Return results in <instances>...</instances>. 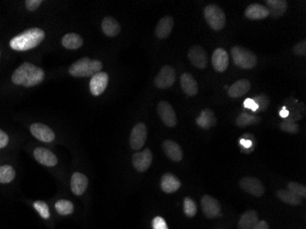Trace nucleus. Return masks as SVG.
<instances>
[{
  "label": "nucleus",
  "instance_id": "72a5a7b5",
  "mask_svg": "<svg viewBox=\"0 0 306 229\" xmlns=\"http://www.w3.org/2000/svg\"><path fill=\"white\" fill-rule=\"evenodd\" d=\"M240 144L244 148V149H241V151L245 152L247 149H249L247 151V154H249L252 152L256 147V138L252 134H244L243 138L240 139Z\"/></svg>",
  "mask_w": 306,
  "mask_h": 229
},
{
  "label": "nucleus",
  "instance_id": "49530a36",
  "mask_svg": "<svg viewBox=\"0 0 306 229\" xmlns=\"http://www.w3.org/2000/svg\"><path fill=\"white\" fill-rule=\"evenodd\" d=\"M280 116H281L282 118H284V119L289 116V112H288V110H287L285 107H281V111H280Z\"/></svg>",
  "mask_w": 306,
  "mask_h": 229
},
{
  "label": "nucleus",
  "instance_id": "2f4dec72",
  "mask_svg": "<svg viewBox=\"0 0 306 229\" xmlns=\"http://www.w3.org/2000/svg\"><path fill=\"white\" fill-rule=\"evenodd\" d=\"M16 172L10 165H3L0 167V183H10L15 179Z\"/></svg>",
  "mask_w": 306,
  "mask_h": 229
},
{
  "label": "nucleus",
  "instance_id": "c756f323",
  "mask_svg": "<svg viewBox=\"0 0 306 229\" xmlns=\"http://www.w3.org/2000/svg\"><path fill=\"white\" fill-rule=\"evenodd\" d=\"M261 118L255 114H250V113H241L236 117V125L237 127H245L251 125H255L261 122Z\"/></svg>",
  "mask_w": 306,
  "mask_h": 229
},
{
  "label": "nucleus",
  "instance_id": "9d476101",
  "mask_svg": "<svg viewBox=\"0 0 306 229\" xmlns=\"http://www.w3.org/2000/svg\"><path fill=\"white\" fill-rule=\"evenodd\" d=\"M241 189L248 194L254 195L256 197H261L265 193V187L261 180L254 177H244L239 183Z\"/></svg>",
  "mask_w": 306,
  "mask_h": 229
},
{
  "label": "nucleus",
  "instance_id": "473e14b6",
  "mask_svg": "<svg viewBox=\"0 0 306 229\" xmlns=\"http://www.w3.org/2000/svg\"><path fill=\"white\" fill-rule=\"evenodd\" d=\"M55 209L60 215L73 214L75 210L74 204L68 200H59L58 202H56Z\"/></svg>",
  "mask_w": 306,
  "mask_h": 229
},
{
  "label": "nucleus",
  "instance_id": "5701e85b",
  "mask_svg": "<svg viewBox=\"0 0 306 229\" xmlns=\"http://www.w3.org/2000/svg\"><path fill=\"white\" fill-rule=\"evenodd\" d=\"M181 89L185 92L187 96L189 97H195L196 94L198 93V85L196 79L190 73H183L181 74Z\"/></svg>",
  "mask_w": 306,
  "mask_h": 229
},
{
  "label": "nucleus",
  "instance_id": "c85d7f7f",
  "mask_svg": "<svg viewBox=\"0 0 306 229\" xmlns=\"http://www.w3.org/2000/svg\"><path fill=\"white\" fill-rule=\"evenodd\" d=\"M83 43H84L83 38L79 34L75 33V32L67 33L62 39L63 46L66 49H69V50L79 49L80 47L83 46Z\"/></svg>",
  "mask_w": 306,
  "mask_h": 229
},
{
  "label": "nucleus",
  "instance_id": "c9c22d12",
  "mask_svg": "<svg viewBox=\"0 0 306 229\" xmlns=\"http://www.w3.org/2000/svg\"><path fill=\"white\" fill-rule=\"evenodd\" d=\"M183 211L188 217H194L197 213L196 202L190 197H186L183 200Z\"/></svg>",
  "mask_w": 306,
  "mask_h": 229
},
{
  "label": "nucleus",
  "instance_id": "4c0bfd02",
  "mask_svg": "<svg viewBox=\"0 0 306 229\" xmlns=\"http://www.w3.org/2000/svg\"><path fill=\"white\" fill-rule=\"evenodd\" d=\"M33 206L35 208L36 211L40 214V216L42 218L49 219L50 218V210L48 204H46L43 201H36L33 204Z\"/></svg>",
  "mask_w": 306,
  "mask_h": 229
},
{
  "label": "nucleus",
  "instance_id": "f8f14e48",
  "mask_svg": "<svg viewBox=\"0 0 306 229\" xmlns=\"http://www.w3.org/2000/svg\"><path fill=\"white\" fill-rule=\"evenodd\" d=\"M147 140V127L144 123H138L134 126L131 131V147L132 149L139 150L141 149Z\"/></svg>",
  "mask_w": 306,
  "mask_h": 229
},
{
  "label": "nucleus",
  "instance_id": "412c9836",
  "mask_svg": "<svg viewBox=\"0 0 306 229\" xmlns=\"http://www.w3.org/2000/svg\"><path fill=\"white\" fill-rule=\"evenodd\" d=\"M88 186V178L85 174L81 173H75L71 179V189L76 195H82L86 192Z\"/></svg>",
  "mask_w": 306,
  "mask_h": 229
},
{
  "label": "nucleus",
  "instance_id": "f257e3e1",
  "mask_svg": "<svg viewBox=\"0 0 306 229\" xmlns=\"http://www.w3.org/2000/svg\"><path fill=\"white\" fill-rule=\"evenodd\" d=\"M45 73L40 67L36 66L30 62H23L16 69L11 80L16 86H23L30 88L40 85L44 80Z\"/></svg>",
  "mask_w": 306,
  "mask_h": 229
},
{
  "label": "nucleus",
  "instance_id": "39448f33",
  "mask_svg": "<svg viewBox=\"0 0 306 229\" xmlns=\"http://www.w3.org/2000/svg\"><path fill=\"white\" fill-rule=\"evenodd\" d=\"M204 16L212 30L221 31L226 25V15L223 10L218 6L210 4L206 6L204 10Z\"/></svg>",
  "mask_w": 306,
  "mask_h": 229
},
{
  "label": "nucleus",
  "instance_id": "4be33fe9",
  "mask_svg": "<svg viewBox=\"0 0 306 229\" xmlns=\"http://www.w3.org/2000/svg\"><path fill=\"white\" fill-rule=\"evenodd\" d=\"M162 148H163V151L166 154L167 157H169V159H171V161L173 162H180L181 159H182V150H181V147L179 146L178 143H176L173 140H170V139H167L164 140L162 143Z\"/></svg>",
  "mask_w": 306,
  "mask_h": 229
},
{
  "label": "nucleus",
  "instance_id": "20e7f679",
  "mask_svg": "<svg viewBox=\"0 0 306 229\" xmlns=\"http://www.w3.org/2000/svg\"><path fill=\"white\" fill-rule=\"evenodd\" d=\"M231 57L236 66L242 69H252L258 62L256 54L241 46H235L231 49Z\"/></svg>",
  "mask_w": 306,
  "mask_h": 229
},
{
  "label": "nucleus",
  "instance_id": "6e6552de",
  "mask_svg": "<svg viewBox=\"0 0 306 229\" xmlns=\"http://www.w3.org/2000/svg\"><path fill=\"white\" fill-rule=\"evenodd\" d=\"M152 160L153 155L150 148H146L142 151H137L132 156L133 166L140 173H144L151 167Z\"/></svg>",
  "mask_w": 306,
  "mask_h": 229
},
{
  "label": "nucleus",
  "instance_id": "bb28decb",
  "mask_svg": "<svg viewBox=\"0 0 306 229\" xmlns=\"http://www.w3.org/2000/svg\"><path fill=\"white\" fill-rule=\"evenodd\" d=\"M102 31L108 37H115L120 33V24L114 18L105 17L102 21Z\"/></svg>",
  "mask_w": 306,
  "mask_h": 229
},
{
  "label": "nucleus",
  "instance_id": "9b49d317",
  "mask_svg": "<svg viewBox=\"0 0 306 229\" xmlns=\"http://www.w3.org/2000/svg\"><path fill=\"white\" fill-rule=\"evenodd\" d=\"M201 206L203 213L207 218H216L222 214L220 203L209 194H206L203 196L201 200Z\"/></svg>",
  "mask_w": 306,
  "mask_h": 229
},
{
  "label": "nucleus",
  "instance_id": "423d86ee",
  "mask_svg": "<svg viewBox=\"0 0 306 229\" xmlns=\"http://www.w3.org/2000/svg\"><path fill=\"white\" fill-rule=\"evenodd\" d=\"M176 72L173 67L171 65H164L154 79L156 87L160 89H167L173 86L175 83Z\"/></svg>",
  "mask_w": 306,
  "mask_h": 229
},
{
  "label": "nucleus",
  "instance_id": "58836bf2",
  "mask_svg": "<svg viewBox=\"0 0 306 229\" xmlns=\"http://www.w3.org/2000/svg\"><path fill=\"white\" fill-rule=\"evenodd\" d=\"M280 128L284 132L291 133V134H295L299 131V126L297 125L296 123L287 120V119L281 121L280 124Z\"/></svg>",
  "mask_w": 306,
  "mask_h": 229
},
{
  "label": "nucleus",
  "instance_id": "ea45409f",
  "mask_svg": "<svg viewBox=\"0 0 306 229\" xmlns=\"http://www.w3.org/2000/svg\"><path fill=\"white\" fill-rule=\"evenodd\" d=\"M293 52L298 56H305L306 55V41H299L293 46Z\"/></svg>",
  "mask_w": 306,
  "mask_h": 229
},
{
  "label": "nucleus",
  "instance_id": "a18cd8bd",
  "mask_svg": "<svg viewBox=\"0 0 306 229\" xmlns=\"http://www.w3.org/2000/svg\"><path fill=\"white\" fill-rule=\"evenodd\" d=\"M252 229H269V224L266 221H258Z\"/></svg>",
  "mask_w": 306,
  "mask_h": 229
},
{
  "label": "nucleus",
  "instance_id": "7c9ffc66",
  "mask_svg": "<svg viewBox=\"0 0 306 229\" xmlns=\"http://www.w3.org/2000/svg\"><path fill=\"white\" fill-rule=\"evenodd\" d=\"M276 194L277 197L285 204H291L293 206L301 204V197L291 193V191H289V190H279V191H277Z\"/></svg>",
  "mask_w": 306,
  "mask_h": 229
},
{
  "label": "nucleus",
  "instance_id": "e433bc0d",
  "mask_svg": "<svg viewBox=\"0 0 306 229\" xmlns=\"http://www.w3.org/2000/svg\"><path fill=\"white\" fill-rule=\"evenodd\" d=\"M287 190L291 191V193L300 196L301 198L306 196V187L301 183H296V182H290L287 184Z\"/></svg>",
  "mask_w": 306,
  "mask_h": 229
},
{
  "label": "nucleus",
  "instance_id": "aec40b11",
  "mask_svg": "<svg viewBox=\"0 0 306 229\" xmlns=\"http://www.w3.org/2000/svg\"><path fill=\"white\" fill-rule=\"evenodd\" d=\"M173 25H174V21L171 16H165L161 18L156 26V36L161 40L168 38L173 29Z\"/></svg>",
  "mask_w": 306,
  "mask_h": 229
},
{
  "label": "nucleus",
  "instance_id": "f704fd0d",
  "mask_svg": "<svg viewBox=\"0 0 306 229\" xmlns=\"http://www.w3.org/2000/svg\"><path fill=\"white\" fill-rule=\"evenodd\" d=\"M252 99L254 100V102L256 103V105L258 106V109L255 113L264 112L270 107L271 100H270V97H268L266 94L258 95L257 97H253Z\"/></svg>",
  "mask_w": 306,
  "mask_h": 229
},
{
  "label": "nucleus",
  "instance_id": "2eb2a0df",
  "mask_svg": "<svg viewBox=\"0 0 306 229\" xmlns=\"http://www.w3.org/2000/svg\"><path fill=\"white\" fill-rule=\"evenodd\" d=\"M30 132L37 139L42 142L49 143L55 139V134L50 127L41 123H34L30 127Z\"/></svg>",
  "mask_w": 306,
  "mask_h": 229
},
{
  "label": "nucleus",
  "instance_id": "cd10ccee",
  "mask_svg": "<svg viewBox=\"0 0 306 229\" xmlns=\"http://www.w3.org/2000/svg\"><path fill=\"white\" fill-rule=\"evenodd\" d=\"M258 221L259 215L256 211L249 210L241 215L237 226L238 229H252Z\"/></svg>",
  "mask_w": 306,
  "mask_h": 229
},
{
  "label": "nucleus",
  "instance_id": "79ce46f5",
  "mask_svg": "<svg viewBox=\"0 0 306 229\" xmlns=\"http://www.w3.org/2000/svg\"><path fill=\"white\" fill-rule=\"evenodd\" d=\"M41 0H27L25 1V6L29 11H34L41 5Z\"/></svg>",
  "mask_w": 306,
  "mask_h": 229
},
{
  "label": "nucleus",
  "instance_id": "0eeeda50",
  "mask_svg": "<svg viewBox=\"0 0 306 229\" xmlns=\"http://www.w3.org/2000/svg\"><path fill=\"white\" fill-rule=\"evenodd\" d=\"M282 107H285L289 116L285 118L287 120H290L292 122H295L298 120H301L302 117L305 116L306 107L304 103H299L296 99L289 98L283 103Z\"/></svg>",
  "mask_w": 306,
  "mask_h": 229
},
{
  "label": "nucleus",
  "instance_id": "f3484780",
  "mask_svg": "<svg viewBox=\"0 0 306 229\" xmlns=\"http://www.w3.org/2000/svg\"><path fill=\"white\" fill-rule=\"evenodd\" d=\"M212 64L218 72L226 71L229 64V56L225 49L217 48L215 50L212 55Z\"/></svg>",
  "mask_w": 306,
  "mask_h": 229
},
{
  "label": "nucleus",
  "instance_id": "393cba45",
  "mask_svg": "<svg viewBox=\"0 0 306 229\" xmlns=\"http://www.w3.org/2000/svg\"><path fill=\"white\" fill-rule=\"evenodd\" d=\"M265 3L270 11V16L273 19L281 17L288 9V2L285 0H267Z\"/></svg>",
  "mask_w": 306,
  "mask_h": 229
},
{
  "label": "nucleus",
  "instance_id": "37998d69",
  "mask_svg": "<svg viewBox=\"0 0 306 229\" xmlns=\"http://www.w3.org/2000/svg\"><path fill=\"white\" fill-rule=\"evenodd\" d=\"M10 141V137L7 133L4 132L2 129H0V148H5L8 146Z\"/></svg>",
  "mask_w": 306,
  "mask_h": 229
},
{
  "label": "nucleus",
  "instance_id": "6ab92c4d",
  "mask_svg": "<svg viewBox=\"0 0 306 229\" xmlns=\"http://www.w3.org/2000/svg\"><path fill=\"white\" fill-rule=\"evenodd\" d=\"M181 181L172 173H165L161 179V188L166 194H173L181 187Z\"/></svg>",
  "mask_w": 306,
  "mask_h": 229
},
{
  "label": "nucleus",
  "instance_id": "a878e982",
  "mask_svg": "<svg viewBox=\"0 0 306 229\" xmlns=\"http://www.w3.org/2000/svg\"><path fill=\"white\" fill-rule=\"evenodd\" d=\"M196 123L199 127L205 129H209L210 127L216 125V117L214 111L210 108H206L202 111L200 116L196 118Z\"/></svg>",
  "mask_w": 306,
  "mask_h": 229
},
{
  "label": "nucleus",
  "instance_id": "4468645a",
  "mask_svg": "<svg viewBox=\"0 0 306 229\" xmlns=\"http://www.w3.org/2000/svg\"><path fill=\"white\" fill-rule=\"evenodd\" d=\"M109 81V77L105 71H99L93 75L90 80L91 94L95 97H98L105 92Z\"/></svg>",
  "mask_w": 306,
  "mask_h": 229
},
{
  "label": "nucleus",
  "instance_id": "a211bd4d",
  "mask_svg": "<svg viewBox=\"0 0 306 229\" xmlns=\"http://www.w3.org/2000/svg\"><path fill=\"white\" fill-rule=\"evenodd\" d=\"M270 16V11L265 6L261 4H251L245 11V17L252 21H261L264 20Z\"/></svg>",
  "mask_w": 306,
  "mask_h": 229
},
{
  "label": "nucleus",
  "instance_id": "1a4fd4ad",
  "mask_svg": "<svg viewBox=\"0 0 306 229\" xmlns=\"http://www.w3.org/2000/svg\"><path fill=\"white\" fill-rule=\"evenodd\" d=\"M188 58L192 64L197 69H205L207 66L208 55L202 46H192L188 51Z\"/></svg>",
  "mask_w": 306,
  "mask_h": 229
},
{
  "label": "nucleus",
  "instance_id": "b1692460",
  "mask_svg": "<svg viewBox=\"0 0 306 229\" xmlns=\"http://www.w3.org/2000/svg\"><path fill=\"white\" fill-rule=\"evenodd\" d=\"M251 82L247 79H240L236 83H234L229 88H228V96L232 98H238L246 95L248 92L251 90Z\"/></svg>",
  "mask_w": 306,
  "mask_h": 229
},
{
  "label": "nucleus",
  "instance_id": "de8ad7c7",
  "mask_svg": "<svg viewBox=\"0 0 306 229\" xmlns=\"http://www.w3.org/2000/svg\"><path fill=\"white\" fill-rule=\"evenodd\" d=\"M0 57H1V52H0Z\"/></svg>",
  "mask_w": 306,
  "mask_h": 229
},
{
  "label": "nucleus",
  "instance_id": "a19ab883",
  "mask_svg": "<svg viewBox=\"0 0 306 229\" xmlns=\"http://www.w3.org/2000/svg\"><path fill=\"white\" fill-rule=\"evenodd\" d=\"M152 228L153 229H169L166 224V221L164 218L161 216H156L155 218L152 220Z\"/></svg>",
  "mask_w": 306,
  "mask_h": 229
},
{
  "label": "nucleus",
  "instance_id": "dca6fc26",
  "mask_svg": "<svg viewBox=\"0 0 306 229\" xmlns=\"http://www.w3.org/2000/svg\"><path fill=\"white\" fill-rule=\"evenodd\" d=\"M33 155L36 161L44 166L53 167L58 163V159L56 157L55 154L48 148H42V147L36 148Z\"/></svg>",
  "mask_w": 306,
  "mask_h": 229
},
{
  "label": "nucleus",
  "instance_id": "f03ea898",
  "mask_svg": "<svg viewBox=\"0 0 306 229\" xmlns=\"http://www.w3.org/2000/svg\"><path fill=\"white\" fill-rule=\"evenodd\" d=\"M45 38V32L39 28H30L13 37L10 47L17 51H30L40 45Z\"/></svg>",
  "mask_w": 306,
  "mask_h": 229
},
{
  "label": "nucleus",
  "instance_id": "7ed1b4c3",
  "mask_svg": "<svg viewBox=\"0 0 306 229\" xmlns=\"http://www.w3.org/2000/svg\"><path fill=\"white\" fill-rule=\"evenodd\" d=\"M102 69L103 63L99 60H92L88 57H84L71 65L69 73L74 77H93Z\"/></svg>",
  "mask_w": 306,
  "mask_h": 229
},
{
  "label": "nucleus",
  "instance_id": "ddd939ff",
  "mask_svg": "<svg viewBox=\"0 0 306 229\" xmlns=\"http://www.w3.org/2000/svg\"><path fill=\"white\" fill-rule=\"evenodd\" d=\"M158 114L161 121L169 127H174L177 125V117L174 109L171 104L166 101H161L158 105Z\"/></svg>",
  "mask_w": 306,
  "mask_h": 229
},
{
  "label": "nucleus",
  "instance_id": "c03bdc74",
  "mask_svg": "<svg viewBox=\"0 0 306 229\" xmlns=\"http://www.w3.org/2000/svg\"><path fill=\"white\" fill-rule=\"evenodd\" d=\"M244 107L251 109L253 112H256L257 109H258V106L252 98H248L244 101Z\"/></svg>",
  "mask_w": 306,
  "mask_h": 229
}]
</instances>
